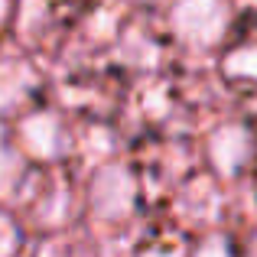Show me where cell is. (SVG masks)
Here are the masks:
<instances>
[{
  "label": "cell",
  "mask_w": 257,
  "mask_h": 257,
  "mask_svg": "<svg viewBox=\"0 0 257 257\" xmlns=\"http://www.w3.org/2000/svg\"><path fill=\"white\" fill-rule=\"evenodd\" d=\"M88 218L104 228H120L137 215L140 208V179L120 160H107L91 173L85 186Z\"/></svg>",
  "instance_id": "1"
},
{
  "label": "cell",
  "mask_w": 257,
  "mask_h": 257,
  "mask_svg": "<svg viewBox=\"0 0 257 257\" xmlns=\"http://www.w3.org/2000/svg\"><path fill=\"white\" fill-rule=\"evenodd\" d=\"M231 4L228 0H173L166 23L173 39L189 52L221 49L231 30Z\"/></svg>",
  "instance_id": "2"
},
{
  "label": "cell",
  "mask_w": 257,
  "mask_h": 257,
  "mask_svg": "<svg viewBox=\"0 0 257 257\" xmlns=\"http://www.w3.org/2000/svg\"><path fill=\"white\" fill-rule=\"evenodd\" d=\"M13 147L33 166H56L72 153L69 120L56 107L30 104L13 117Z\"/></svg>",
  "instance_id": "3"
},
{
  "label": "cell",
  "mask_w": 257,
  "mask_h": 257,
  "mask_svg": "<svg viewBox=\"0 0 257 257\" xmlns=\"http://www.w3.org/2000/svg\"><path fill=\"white\" fill-rule=\"evenodd\" d=\"M205 163L212 170L215 179L221 182H234L247 173V166L254 163L257 157V137L247 124L241 120H221L208 131L205 144Z\"/></svg>",
  "instance_id": "4"
},
{
  "label": "cell",
  "mask_w": 257,
  "mask_h": 257,
  "mask_svg": "<svg viewBox=\"0 0 257 257\" xmlns=\"http://www.w3.org/2000/svg\"><path fill=\"white\" fill-rule=\"evenodd\" d=\"M43 78L39 69L23 56L0 59V117H17L30 104H36Z\"/></svg>",
  "instance_id": "5"
},
{
  "label": "cell",
  "mask_w": 257,
  "mask_h": 257,
  "mask_svg": "<svg viewBox=\"0 0 257 257\" xmlns=\"http://www.w3.org/2000/svg\"><path fill=\"white\" fill-rule=\"evenodd\" d=\"M30 160L13 144L0 147V205H13L23 195V186L30 179Z\"/></svg>",
  "instance_id": "6"
},
{
  "label": "cell",
  "mask_w": 257,
  "mask_h": 257,
  "mask_svg": "<svg viewBox=\"0 0 257 257\" xmlns=\"http://www.w3.org/2000/svg\"><path fill=\"white\" fill-rule=\"evenodd\" d=\"M218 69H221V75H225L228 82L257 88V43H241V46L225 49Z\"/></svg>",
  "instance_id": "7"
},
{
  "label": "cell",
  "mask_w": 257,
  "mask_h": 257,
  "mask_svg": "<svg viewBox=\"0 0 257 257\" xmlns=\"http://www.w3.org/2000/svg\"><path fill=\"white\" fill-rule=\"evenodd\" d=\"M23 251V225L7 205H0V257H13Z\"/></svg>",
  "instance_id": "8"
},
{
  "label": "cell",
  "mask_w": 257,
  "mask_h": 257,
  "mask_svg": "<svg viewBox=\"0 0 257 257\" xmlns=\"http://www.w3.org/2000/svg\"><path fill=\"white\" fill-rule=\"evenodd\" d=\"M199 251H234L231 241H202Z\"/></svg>",
  "instance_id": "9"
}]
</instances>
